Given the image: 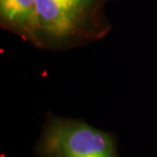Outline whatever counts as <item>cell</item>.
Returning <instances> with one entry per match:
<instances>
[{"label":"cell","instance_id":"1","mask_svg":"<svg viewBox=\"0 0 157 157\" xmlns=\"http://www.w3.org/2000/svg\"><path fill=\"white\" fill-rule=\"evenodd\" d=\"M108 0H37L41 48L63 49L102 38L110 30Z\"/></svg>","mask_w":157,"mask_h":157},{"label":"cell","instance_id":"3","mask_svg":"<svg viewBox=\"0 0 157 157\" xmlns=\"http://www.w3.org/2000/svg\"><path fill=\"white\" fill-rule=\"evenodd\" d=\"M0 25L41 48L37 0H0Z\"/></svg>","mask_w":157,"mask_h":157},{"label":"cell","instance_id":"2","mask_svg":"<svg viewBox=\"0 0 157 157\" xmlns=\"http://www.w3.org/2000/svg\"><path fill=\"white\" fill-rule=\"evenodd\" d=\"M35 157H121L117 136L78 118L47 112Z\"/></svg>","mask_w":157,"mask_h":157}]
</instances>
